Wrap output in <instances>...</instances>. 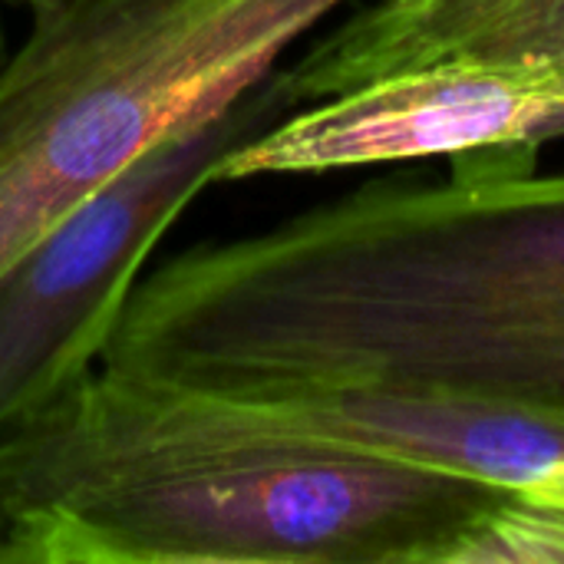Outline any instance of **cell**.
I'll return each instance as SVG.
<instances>
[{
	"label": "cell",
	"mask_w": 564,
	"mask_h": 564,
	"mask_svg": "<svg viewBox=\"0 0 564 564\" xmlns=\"http://www.w3.org/2000/svg\"><path fill=\"white\" fill-rule=\"evenodd\" d=\"M564 139L562 56H456L297 106L221 162L218 182L539 152Z\"/></svg>",
	"instance_id": "5b68a950"
},
{
	"label": "cell",
	"mask_w": 564,
	"mask_h": 564,
	"mask_svg": "<svg viewBox=\"0 0 564 564\" xmlns=\"http://www.w3.org/2000/svg\"><path fill=\"white\" fill-rule=\"evenodd\" d=\"M519 496L96 367L0 436V562L476 564Z\"/></svg>",
	"instance_id": "7a4b0ae2"
},
{
	"label": "cell",
	"mask_w": 564,
	"mask_h": 564,
	"mask_svg": "<svg viewBox=\"0 0 564 564\" xmlns=\"http://www.w3.org/2000/svg\"><path fill=\"white\" fill-rule=\"evenodd\" d=\"M350 0H63L0 59V271Z\"/></svg>",
	"instance_id": "3957f363"
},
{
	"label": "cell",
	"mask_w": 564,
	"mask_h": 564,
	"mask_svg": "<svg viewBox=\"0 0 564 564\" xmlns=\"http://www.w3.org/2000/svg\"><path fill=\"white\" fill-rule=\"evenodd\" d=\"M297 106L278 69L172 135L0 271V436L102 364L165 231L218 185L221 162Z\"/></svg>",
	"instance_id": "277c9868"
},
{
	"label": "cell",
	"mask_w": 564,
	"mask_h": 564,
	"mask_svg": "<svg viewBox=\"0 0 564 564\" xmlns=\"http://www.w3.org/2000/svg\"><path fill=\"white\" fill-rule=\"evenodd\" d=\"M13 3H23V7H26V10L33 13V10H40V7H50V3H63V0H13Z\"/></svg>",
	"instance_id": "52a82bcc"
},
{
	"label": "cell",
	"mask_w": 564,
	"mask_h": 564,
	"mask_svg": "<svg viewBox=\"0 0 564 564\" xmlns=\"http://www.w3.org/2000/svg\"><path fill=\"white\" fill-rule=\"evenodd\" d=\"M102 367L218 393L380 383L564 416V172L489 149L145 271Z\"/></svg>",
	"instance_id": "6da1fadb"
},
{
	"label": "cell",
	"mask_w": 564,
	"mask_h": 564,
	"mask_svg": "<svg viewBox=\"0 0 564 564\" xmlns=\"http://www.w3.org/2000/svg\"><path fill=\"white\" fill-rule=\"evenodd\" d=\"M7 56V36H3V20H0V59Z\"/></svg>",
	"instance_id": "ba28073f"
},
{
	"label": "cell",
	"mask_w": 564,
	"mask_h": 564,
	"mask_svg": "<svg viewBox=\"0 0 564 564\" xmlns=\"http://www.w3.org/2000/svg\"><path fill=\"white\" fill-rule=\"evenodd\" d=\"M564 0H502L456 46V56H562Z\"/></svg>",
	"instance_id": "8992f818"
}]
</instances>
